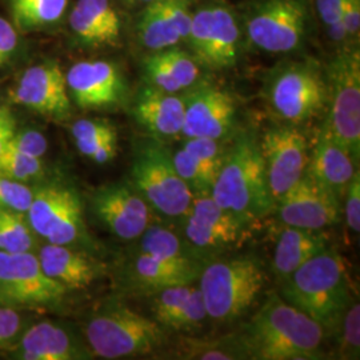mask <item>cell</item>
<instances>
[{"instance_id":"obj_14","label":"cell","mask_w":360,"mask_h":360,"mask_svg":"<svg viewBox=\"0 0 360 360\" xmlns=\"http://www.w3.org/2000/svg\"><path fill=\"white\" fill-rule=\"evenodd\" d=\"M267 186L274 203L306 174L309 167V144L306 136L292 126L266 131L260 143Z\"/></svg>"},{"instance_id":"obj_35","label":"cell","mask_w":360,"mask_h":360,"mask_svg":"<svg viewBox=\"0 0 360 360\" xmlns=\"http://www.w3.org/2000/svg\"><path fill=\"white\" fill-rule=\"evenodd\" d=\"M43 172L44 165L40 158L18 153L8 147L0 158V174L11 179L27 183L30 180L38 179Z\"/></svg>"},{"instance_id":"obj_36","label":"cell","mask_w":360,"mask_h":360,"mask_svg":"<svg viewBox=\"0 0 360 360\" xmlns=\"http://www.w3.org/2000/svg\"><path fill=\"white\" fill-rule=\"evenodd\" d=\"M183 148L215 183L226 154L220 142L207 138H188L187 142L183 144Z\"/></svg>"},{"instance_id":"obj_15","label":"cell","mask_w":360,"mask_h":360,"mask_svg":"<svg viewBox=\"0 0 360 360\" xmlns=\"http://www.w3.org/2000/svg\"><path fill=\"white\" fill-rule=\"evenodd\" d=\"M275 206L288 227L324 230L340 219V198L307 171Z\"/></svg>"},{"instance_id":"obj_42","label":"cell","mask_w":360,"mask_h":360,"mask_svg":"<svg viewBox=\"0 0 360 360\" xmlns=\"http://www.w3.org/2000/svg\"><path fill=\"white\" fill-rule=\"evenodd\" d=\"M346 221L348 229L354 233L360 231V175L355 172L346 190Z\"/></svg>"},{"instance_id":"obj_21","label":"cell","mask_w":360,"mask_h":360,"mask_svg":"<svg viewBox=\"0 0 360 360\" xmlns=\"http://www.w3.org/2000/svg\"><path fill=\"white\" fill-rule=\"evenodd\" d=\"M13 359H90L91 351L83 347L74 334L58 323L43 321L30 326L11 347L6 349Z\"/></svg>"},{"instance_id":"obj_11","label":"cell","mask_w":360,"mask_h":360,"mask_svg":"<svg viewBox=\"0 0 360 360\" xmlns=\"http://www.w3.org/2000/svg\"><path fill=\"white\" fill-rule=\"evenodd\" d=\"M26 219L35 235L47 243L75 247L89 239L80 198L67 186L37 188Z\"/></svg>"},{"instance_id":"obj_10","label":"cell","mask_w":360,"mask_h":360,"mask_svg":"<svg viewBox=\"0 0 360 360\" xmlns=\"http://www.w3.org/2000/svg\"><path fill=\"white\" fill-rule=\"evenodd\" d=\"M184 218L183 240L191 255L203 263L240 245L251 221L219 206L211 195L193 196Z\"/></svg>"},{"instance_id":"obj_9","label":"cell","mask_w":360,"mask_h":360,"mask_svg":"<svg viewBox=\"0 0 360 360\" xmlns=\"http://www.w3.org/2000/svg\"><path fill=\"white\" fill-rule=\"evenodd\" d=\"M67 292L44 274L34 252L0 251V306L20 311L58 307Z\"/></svg>"},{"instance_id":"obj_1","label":"cell","mask_w":360,"mask_h":360,"mask_svg":"<svg viewBox=\"0 0 360 360\" xmlns=\"http://www.w3.org/2000/svg\"><path fill=\"white\" fill-rule=\"evenodd\" d=\"M326 330L282 296L271 294L239 336L247 359L323 358Z\"/></svg>"},{"instance_id":"obj_3","label":"cell","mask_w":360,"mask_h":360,"mask_svg":"<svg viewBox=\"0 0 360 360\" xmlns=\"http://www.w3.org/2000/svg\"><path fill=\"white\" fill-rule=\"evenodd\" d=\"M210 195L219 206L248 220L267 215L275 206L267 186L260 144L254 136L242 134L232 143Z\"/></svg>"},{"instance_id":"obj_44","label":"cell","mask_w":360,"mask_h":360,"mask_svg":"<svg viewBox=\"0 0 360 360\" xmlns=\"http://www.w3.org/2000/svg\"><path fill=\"white\" fill-rule=\"evenodd\" d=\"M342 25L345 27L348 39L359 35L360 0H347L342 13Z\"/></svg>"},{"instance_id":"obj_13","label":"cell","mask_w":360,"mask_h":360,"mask_svg":"<svg viewBox=\"0 0 360 360\" xmlns=\"http://www.w3.org/2000/svg\"><path fill=\"white\" fill-rule=\"evenodd\" d=\"M186 40L198 63L224 70L238 60L240 27L231 8L218 4L206 6L193 13Z\"/></svg>"},{"instance_id":"obj_45","label":"cell","mask_w":360,"mask_h":360,"mask_svg":"<svg viewBox=\"0 0 360 360\" xmlns=\"http://www.w3.org/2000/svg\"><path fill=\"white\" fill-rule=\"evenodd\" d=\"M16 131V122L13 117L11 111L4 107L3 111L0 112V158L3 153L7 148V144L11 141Z\"/></svg>"},{"instance_id":"obj_16","label":"cell","mask_w":360,"mask_h":360,"mask_svg":"<svg viewBox=\"0 0 360 360\" xmlns=\"http://www.w3.org/2000/svg\"><path fill=\"white\" fill-rule=\"evenodd\" d=\"M13 102L39 115L65 120L71 115V98L65 72L56 62H43L27 68L11 94Z\"/></svg>"},{"instance_id":"obj_39","label":"cell","mask_w":360,"mask_h":360,"mask_svg":"<svg viewBox=\"0 0 360 360\" xmlns=\"http://www.w3.org/2000/svg\"><path fill=\"white\" fill-rule=\"evenodd\" d=\"M7 147L18 153L43 159V156L47 153L49 143L46 136L37 129H25V131L16 129Z\"/></svg>"},{"instance_id":"obj_34","label":"cell","mask_w":360,"mask_h":360,"mask_svg":"<svg viewBox=\"0 0 360 360\" xmlns=\"http://www.w3.org/2000/svg\"><path fill=\"white\" fill-rule=\"evenodd\" d=\"M154 53L162 62V65L167 68L168 72L176 80L181 91L191 89L199 80L200 68L198 60L187 52L178 49L176 46L166 50L155 51Z\"/></svg>"},{"instance_id":"obj_19","label":"cell","mask_w":360,"mask_h":360,"mask_svg":"<svg viewBox=\"0 0 360 360\" xmlns=\"http://www.w3.org/2000/svg\"><path fill=\"white\" fill-rule=\"evenodd\" d=\"M181 134L188 138L220 141L231 132L236 105L227 91L214 86H200L186 96Z\"/></svg>"},{"instance_id":"obj_25","label":"cell","mask_w":360,"mask_h":360,"mask_svg":"<svg viewBox=\"0 0 360 360\" xmlns=\"http://www.w3.org/2000/svg\"><path fill=\"white\" fill-rule=\"evenodd\" d=\"M205 267L203 262H172L138 252L129 266V283L142 291L156 292L172 285L193 284Z\"/></svg>"},{"instance_id":"obj_41","label":"cell","mask_w":360,"mask_h":360,"mask_svg":"<svg viewBox=\"0 0 360 360\" xmlns=\"http://www.w3.org/2000/svg\"><path fill=\"white\" fill-rule=\"evenodd\" d=\"M19 31L13 22L0 16V68L8 65L19 50Z\"/></svg>"},{"instance_id":"obj_43","label":"cell","mask_w":360,"mask_h":360,"mask_svg":"<svg viewBox=\"0 0 360 360\" xmlns=\"http://www.w3.org/2000/svg\"><path fill=\"white\" fill-rule=\"evenodd\" d=\"M346 1L347 0H316V10L327 28L342 22Z\"/></svg>"},{"instance_id":"obj_22","label":"cell","mask_w":360,"mask_h":360,"mask_svg":"<svg viewBox=\"0 0 360 360\" xmlns=\"http://www.w3.org/2000/svg\"><path fill=\"white\" fill-rule=\"evenodd\" d=\"M154 294V321L165 330L193 333L203 326L207 311L199 287L193 284L172 285Z\"/></svg>"},{"instance_id":"obj_46","label":"cell","mask_w":360,"mask_h":360,"mask_svg":"<svg viewBox=\"0 0 360 360\" xmlns=\"http://www.w3.org/2000/svg\"><path fill=\"white\" fill-rule=\"evenodd\" d=\"M129 3H132V4H148L150 1H153V0H127Z\"/></svg>"},{"instance_id":"obj_7","label":"cell","mask_w":360,"mask_h":360,"mask_svg":"<svg viewBox=\"0 0 360 360\" xmlns=\"http://www.w3.org/2000/svg\"><path fill=\"white\" fill-rule=\"evenodd\" d=\"M271 111L288 124H302L327 107V77L315 62H290L278 67L267 82Z\"/></svg>"},{"instance_id":"obj_28","label":"cell","mask_w":360,"mask_h":360,"mask_svg":"<svg viewBox=\"0 0 360 360\" xmlns=\"http://www.w3.org/2000/svg\"><path fill=\"white\" fill-rule=\"evenodd\" d=\"M326 248H328V238L322 230H304L285 226L278 236L272 259V271L276 279L283 282L300 266Z\"/></svg>"},{"instance_id":"obj_29","label":"cell","mask_w":360,"mask_h":360,"mask_svg":"<svg viewBox=\"0 0 360 360\" xmlns=\"http://www.w3.org/2000/svg\"><path fill=\"white\" fill-rule=\"evenodd\" d=\"M79 153L98 165L111 162L117 154L116 129L103 119H80L71 127Z\"/></svg>"},{"instance_id":"obj_38","label":"cell","mask_w":360,"mask_h":360,"mask_svg":"<svg viewBox=\"0 0 360 360\" xmlns=\"http://www.w3.org/2000/svg\"><path fill=\"white\" fill-rule=\"evenodd\" d=\"M35 190L26 183L11 179L0 174V208L26 215Z\"/></svg>"},{"instance_id":"obj_40","label":"cell","mask_w":360,"mask_h":360,"mask_svg":"<svg viewBox=\"0 0 360 360\" xmlns=\"http://www.w3.org/2000/svg\"><path fill=\"white\" fill-rule=\"evenodd\" d=\"M25 322L20 309L0 306V349H8L19 339L25 330Z\"/></svg>"},{"instance_id":"obj_27","label":"cell","mask_w":360,"mask_h":360,"mask_svg":"<svg viewBox=\"0 0 360 360\" xmlns=\"http://www.w3.org/2000/svg\"><path fill=\"white\" fill-rule=\"evenodd\" d=\"M356 163L358 160L347 148L322 129L312 159L309 160L307 172L340 198L358 171Z\"/></svg>"},{"instance_id":"obj_37","label":"cell","mask_w":360,"mask_h":360,"mask_svg":"<svg viewBox=\"0 0 360 360\" xmlns=\"http://www.w3.org/2000/svg\"><path fill=\"white\" fill-rule=\"evenodd\" d=\"M336 330L339 336V355L342 359H359L360 306L352 300L340 318Z\"/></svg>"},{"instance_id":"obj_24","label":"cell","mask_w":360,"mask_h":360,"mask_svg":"<svg viewBox=\"0 0 360 360\" xmlns=\"http://www.w3.org/2000/svg\"><path fill=\"white\" fill-rule=\"evenodd\" d=\"M68 23L77 40L91 47L115 46L122 35L120 16L111 0H77Z\"/></svg>"},{"instance_id":"obj_31","label":"cell","mask_w":360,"mask_h":360,"mask_svg":"<svg viewBox=\"0 0 360 360\" xmlns=\"http://www.w3.org/2000/svg\"><path fill=\"white\" fill-rule=\"evenodd\" d=\"M139 238L141 242L138 252L172 262L196 260L191 255L184 240H181L176 233L162 226H148Z\"/></svg>"},{"instance_id":"obj_6","label":"cell","mask_w":360,"mask_h":360,"mask_svg":"<svg viewBox=\"0 0 360 360\" xmlns=\"http://www.w3.org/2000/svg\"><path fill=\"white\" fill-rule=\"evenodd\" d=\"M131 186L151 210L166 218H184L193 195L176 172L172 154L154 141L139 144L131 168Z\"/></svg>"},{"instance_id":"obj_30","label":"cell","mask_w":360,"mask_h":360,"mask_svg":"<svg viewBox=\"0 0 360 360\" xmlns=\"http://www.w3.org/2000/svg\"><path fill=\"white\" fill-rule=\"evenodd\" d=\"M68 0H10L13 25L19 32H31L58 25Z\"/></svg>"},{"instance_id":"obj_47","label":"cell","mask_w":360,"mask_h":360,"mask_svg":"<svg viewBox=\"0 0 360 360\" xmlns=\"http://www.w3.org/2000/svg\"><path fill=\"white\" fill-rule=\"evenodd\" d=\"M3 108H4V105H3V104H1V102H0V112L3 111Z\"/></svg>"},{"instance_id":"obj_23","label":"cell","mask_w":360,"mask_h":360,"mask_svg":"<svg viewBox=\"0 0 360 360\" xmlns=\"http://www.w3.org/2000/svg\"><path fill=\"white\" fill-rule=\"evenodd\" d=\"M37 257L44 274L68 291L87 288L102 272V266L94 257L71 245L46 242Z\"/></svg>"},{"instance_id":"obj_26","label":"cell","mask_w":360,"mask_h":360,"mask_svg":"<svg viewBox=\"0 0 360 360\" xmlns=\"http://www.w3.org/2000/svg\"><path fill=\"white\" fill-rule=\"evenodd\" d=\"M186 102L178 94L147 86L138 95L134 116L138 123L156 138H172L181 134Z\"/></svg>"},{"instance_id":"obj_4","label":"cell","mask_w":360,"mask_h":360,"mask_svg":"<svg viewBox=\"0 0 360 360\" xmlns=\"http://www.w3.org/2000/svg\"><path fill=\"white\" fill-rule=\"evenodd\" d=\"M84 335L92 355L124 359L153 354L166 343L165 328L122 303L98 309L86 324Z\"/></svg>"},{"instance_id":"obj_8","label":"cell","mask_w":360,"mask_h":360,"mask_svg":"<svg viewBox=\"0 0 360 360\" xmlns=\"http://www.w3.org/2000/svg\"><path fill=\"white\" fill-rule=\"evenodd\" d=\"M326 77L328 87V116L322 129L359 160V50L348 49L338 53L328 67Z\"/></svg>"},{"instance_id":"obj_2","label":"cell","mask_w":360,"mask_h":360,"mask_svg":"<svg viewBox=\"0 0 360 360\" xmlns=\"http://www.w3.org/2000/svg\"><path fill=\"white\" fill-rule=\"evenodd\" d=\"M282 283V297L326 331H334L352 302L345 262L338 251L326 248L309 259Z\"/></svg>"},{"instance_id":"obj_32","label":"cell","mask_w":360,"mask_h":360,"mask_svg":"<svg viewBox=\"0 0 360 360\" xmlns=\"http://www.w3.org/2000/svg\"><path fill=\"white\" fill-rule=\"evenodd\" d=\"M180 355L186 359L232 360L247 359L239 336L223 339H187L179 345Z\"/></svg>"},{"instance_id":"obj_18","label":"cell","mask_w":360,"mask_h":360,"mask_svg":"<svg viewBox=\"0 0 360 360\" xmlns=\"http://www.w3.org/2000/svg\"><path fill=\"white\" fill-rule=\"evenodd\" d=\"M70 98L83 110H102L120 103L126 82L117 65L107 60H83L65 74Z\"/></svg>"},{"instance_id":"obj_17","label":"cell","mask_w":360,"mask_h":360,"mask_svg":"<svg viewBox=\"0 0 360 360\" xmlns=\"http://www.w3.org/2000/svg\"><path fill=\"white\" fill-rule=\"evenodd\" d=\"M95 217L122 240H135L151 221V208L138 191L116 183L98 188L91 199Z\"/></svg>"},{"instance_id":"obj_12","label":"cell","mask_w":360,"mask_h":360,"mask_svg":"<svg viewBox=\"0 0 360 360\" xmlns=\"http://www.w3.org/2000/svg\"><path fill=\"white\" fill-rule=\"evenodd\" d=\"M309 8L304 0H260L245 19L251 44L270 53L297 50L306 38Z\"/></svg>"},{"instance_id":"obj_5","label":"cell","mask_w":360,"mask_h":360,"mask_svg":"<svg viewBox=\"0 0 360 360\" xmlns=\"http://www.w3.org/2000/svg\"><path fill=\"white\" fill-rule=\"evenodd\" d=\"M198 281L207 316L215 322H231L255 303L266 275L257 259L238 257L205 264Z\"/></svg>"},{"instance_id":"obj_20","label":"cell","mask_w":360,"mask_h":360,"mask_svg":"<svg viewBox=\"0 0 360 360\" xmlns=\"http://www.w3.org/2000/svg\"><path fill=\"white\" fill-rule=\"evenodd\" d=\"M193 13L188 0H153L138 22V37L150 51L178 46L190 32Z\"/></svg>"},{"instance_id":"obj_33","label":"cell","mask_w":360,"mask_h":360,"mask_svg":"<svg viewBox=\"0 0 360 360\" xmlns=\"http://www.w3.org/2000/svg\"><path fill=\"white\" fill-rule=\"evenodd\" d=\"M37 235L30 227L26 215L0 208V251L32 252Z\"/></svg>"}]
</instances>
